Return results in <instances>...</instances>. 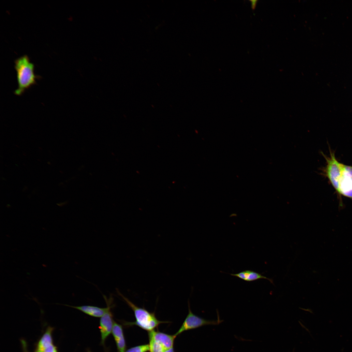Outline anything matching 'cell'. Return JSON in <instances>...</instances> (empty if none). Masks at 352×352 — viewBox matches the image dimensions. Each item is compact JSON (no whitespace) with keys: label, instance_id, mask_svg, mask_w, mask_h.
<instances>
[{"label":"cell","instance_id":"cell-1","mask_svg":"<svg viewBox=\"0 0 352 352\" xmlns=\"http://www.w3.org/2000/svg\"><path fill=\"white\" fill-rule=\"evenodd\" d=\"M22 102L25 109L27 129L22 140L31 143L39 134L54 126V119L57 116L51 110L50 97L39 83L33 84L23 91Z\"/></svg>","mask_w":352,"mask_h":352}]
</instances>
